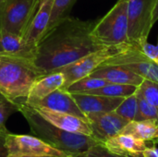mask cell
I'll use <instances>...</instances> for the list:
<instances>
[{"mask_svg":"<svg viewBox=\"0 0 158 157\" xmlns=\"http://www.w3.org/2000/svg\"><path fill=\"white\" fill-rule=\"evenodd\" d=\"M95 23V20L64 18L44 34L36 46L35 67L45 75L106 47L92 33Z\"/></svg>","mask_w":158,"mask_h":157,"instance_id":"obj_1","label":"cell"},{"mask_svg":"<svg viewBox=\"0 0 158 157\" xmlns=\"http://www.w3.org/2000/svg\"><path fill=\"white\" fill-rule=\"evenodd\" d=\"M19 112L26 119L31 131L38 138L70 157L87 151L92 146L101 143L89 135L63 130L44 119L32 106L24 101L19 102Z\"/></svg>","mask_w":158,"mask_h":157,"instance_id":"obj_2","label":"cell"},{"mask_svg":"<svg viewBox=\"0 0 158 157\" xmlns=\"http://www.w3.org/2000/svg\"><path fill=\"white\" fill-rule=\"evenodd\" d=\"M44 76L33 62L0 55V93L7 100L25 101L33 82Z\"/></svg>","mask_w":158,"mask_h":157,"instance_id":"obj_3","label":"cell"},{"mask_svg":"<svg viewBox=\"0 0 158 157\" xmlns=\"http://www.w3.org/2000/svg\"><path fill=\"white\" fill-rule=\"evenodd\" d=\"M128 0H118L112 8L96 21L93 35L104 46L120 47L130 43Z\"/></svg>","mask_w":158,"mask_h":157,"instance_id":"obj_4","label":"cell"},{"mask_svg":"<svg viewBox=\"0 0 158 157\" xmlns=\"http://www.w3.org/2000/svg\"><path fill=\"white\" fill-rule=\"evenodd\" d=\"M102 65L124 67L143 79L158 83V64L146 56L132 43L120 46L118 52Z\"/></svg>","mask_w":158,"mask_h":157,"instance_id":"obj_5","label":"cell"},{"mask_svg":"<svg viewBox=\"0 0 158 157\" xmlns=\"http://www.w3.org/2000/svg\"><path fill=\"white\" fill-rule=\"evenodd\" d=\"M156 0H128V36L130 43L148 41L154 26L153 14Z\"/></svg>","mask_w":158,"mask_h":157,"instance_id":"obj_6","label":"cell"},{"mask_svg":"<svg viewBox=\"0 0 158 157\" xmlns=\"http://www.w3.org/2000/svg\"><path fill=\"white\" fill-rule=\"evenodd\" d=\"M38 0H4L0 5V30L23 36Z\"/></svg>","mask_w":158,"mask_h":157,"instance_id":"obj_7","label":"cell"},{"mask_svg":"<svg viewBox=\"0 0 158 157\" xmlns=\"http://www.w3.org/2000/svg\"><path fill=\"white\" fill-rule=\"evenodd\" d=\"M118 48L119 47L106 46L95 52L88 54L82 56L81 58L56 70L62 72L64 75L65 83L62 89L66 90L71 83L77 81L81 78L89 76L106 60H107L114 54H116Z\"/></svg>","mask_w":158,"mask_h":157,"instance_id":"obj_8","label":"cell"},{"mask_svg":"<svg viewBox=\"0 0 158 157\" xmlns=\"http://www.w3.org/2000/svg\"><path fill=\"white\" fill-rule=\"evenodd\" d=\"M6 145L8 155L33 156L70 157L66 153L56 149L38 137L25 134L7 133Z\"/></svg>","mask_w":158,"mask_h":157,"instance_id":"obj_9","label":"cell"},{"mask_svg":"<svg viewBox=\"0 0 158 157\" xmlns=\"http://www.w3.org/2000/svg\"><path fill=\"white\" fill-rule=\"evenodd\" d=\"M87 120L92 130V137L101 143L119 134L130 122L114 111L87 114Z\"/></svg>","mask_w":158,"mask_h":157,"instance_id":"obj_10","label":"cell"},{"mask_svg":"<svg viewBox=\"0 0 158 157\" xmlns=\"http://www.w3.org/2000/svg\"><path fill=\"white\" fill-rule=\"evenodd\" d=\"M53 0H38L36 7L30 19L22 39L31 47H36L47 31L50 21Z\"/></svg>","mask_w":158,"mask_h":157,"instance_id":"obj_11","label":"cell"},{"mask_svg":"<svg viewBox=\"0 0 158 157\" xmlns=\"http://www.w3.org/2000/svg\"><path fill=\"white\" fill-rule=\"evenodd\" d=\"M44 119L49 121L51 124L56 126L57 128L78 134H84L92 136V130L87 120H84L79 117L53 111L44 107H33Z\"/></svg>","mask_w":158,"mask_h":157,"instance_id":"obj_12","label":"cell"},{"mask_svg":"<svg viewBox=\"0 0 158 157\" xmlns=\"http://www.w3.org/2000/svg\"><path fill=\"white\" fill-rule=\"evenodd\" d=\"M32 107H44L53 111L70 114L87 120V117L80 109L71 93L63 89H58L51 93L37 104L32 105Z\"/></svg>","mask_w":158,"mask_h":157,"instance_id":"obj_13","label":"cell"},{"mask_svg":"<svg viewBox=\"0 0 158 157\" xmlns=\"http://www.w3.org/2000/svg\"><path fill=\"white\" fill-rule=\"evenodd\" d=\"M64 83L65 78L60 71H54L41 76L33 82L24 102L32 106L56 90L62 89Z\"/></svg>","mask_w":158,"mask_h":157,"instance_id":"obj_14","label":"cell"},{"mask_svg":"<svg viewBox=\"0 0 158 157\" xmlns=\"http://www.w3.org/2000/svg\"><path fill=\"white\" fill-rule=\"evenodd\" d=\"M80 109L85 114L112 112L120 105L124 97H109L89 93H71Z\"/></svg>","mask_w":158,"mask_h":157,"instance_id":"obj_15","label":"cell"},{"mask_svg":"<svg viewBox=\"0 0 158 157\" xmlns=\"http://www.w3.org/2000/svg\"><path fill=\"white\" fill-rule=\"evenodd\" d=\"M108 150L125 157H143L147 143L132 135L119 133L103 143Z\"/></svg>","mask_w":158,"mask_h":157,"instance_id":"obj_16","label":"cell"},{"mask_svg":"<svg viewBox=\"0 0 158 157\" xmlns=\"http://www.w3.org/2000/svg\"><path fill=\"white\" fill-rule=\"evenodd\" d=\"M90 76L104 79L111 83L133 85L137 87H139L144 80L140 75L124 67L114 65H101L94 70Z\"/></svg>","mask_w":158,"mask_h":157,"instance_id":"obj_17","label":"cell"},{"mask_svg":"<svg viewBox=\"0 0 158 157\" xmlns=\"http://www.w3.org/2000/svg\"><path fill=\"white\" fill-rule=\"evenodd\" d=\"M36 47L26 44L21 36L0 30V55L25 58L33 62Z\"/></svg>","mask_w":158,"mask_h":157,"instance_id":"obj_18","label":"cell"},{"mask_svg":"<svg viewBox=\"0 0 158 157\" xmlns=\"http://www.w3.org/2000/svg\"><path fill=\"white\" fill-rule=\"evenodd\" d=\"M120 133L132 135L146 143H154L158 138V121L132 120L130 121Z\"/></svg>","mask_w":158,"mask_h":157,"instance_id":"obj_19","label":"cell"},{"mask_svg":"<svg viewBox=\"0 0 158 157\" xmlns=\"http://www.w3.org/2000/svg\"><path fill=\"white\" fill-rule=\"evenodd\" d=\"M137 88H138L137 86H133V85L117 84V83L109 82L101 88L89 91L84 93L104 95V96H109V97H124L125 98L133 94L136 92Z\"/></svg>","mask_w":158,"mask_h":157,"instance_id":"obj_20","label":"cell"},{"mask_svg":"<svg viewBox=\"0 0 158 157\" xmlns=\"http://www.w3.org/2000/svg\"><path fill=\"white\" fill-rule=\"evenodd\" d=\"M109 83L107 81L100 78H94L92 76H86L71 83L66 91L70 93H84L89 91L96 90Z\"/></svg>","mask_w":158,"mask_h":157,"instance_id":"obj_21","label":"cell"},{"mask_svg":"<svg viewBox=\"0 0 158 157\" xmlns=\"http://www.w3.org/2000/svg\"><path fill=\"white\" fill-rule=\"evenodd\" d=\"M76 1L77 0H53V6L47 31H50L53 27H55L64 18L68 17L69 12L70 11Z\"/></svg>","mask_w":158,"mask_h":157,"instance_id":"obj_22","label":"cell"},{"mask_svg":"<svg viewBox=\"0 0 158 157\" xmlns=\"http://www.w3.org/2000/svg\"><path fill=\"white\" fill-rule=\"evenodd\" d=\"M114 112L128 121L135 120L138 113V97L136 92L133 94L125 97Z\"/></svg>","mask_w":158,"mask_h":157,"instance_id":"obj_23","label":"cell"},{"mask_svg":"<svg viewBox=\"0 0 158 157\" xmlns=\"http://www.w3.org/2000/svg\"><path fill=\"white\" fill-rule=\"evenodd\" d=\"M136 93L138 97V113L135 120L158 121V112L156 111V109L143 98V96L138 91V88Z\"/></svg>","mask_w":158,"mask_h":157,"instance_id":"obj_24","label":"cell"},{"mask_svg":"<svg viewBox=\"0 0 158 157\" xmlns=\"http://www.w3.org/2000/svg\"><path fill=\"white\" fill-rule=\"evenodd\" d=\"M138 91L158 112V83L144 79L138 87Z\"/></svg>","mask_w":158,"mask_h":157,"instance_id":"obj_25","label":"cell"},{"mask_svg":"<svg viewBox=\"0 0 158 157\" xmlns=\"http://www.w3.org/2000/svg\"><path fill=\"white\" fill-rule=\"evenodd\" d=\"M19 104L6 98L0 99V132H8L5 124L7 118L14 113L19 112Z\"/></svg>","mask_w":158,"mask_h":157,"instance_id":"obj_26","label":"cell"},{"mask_svg":"<svg viewBox=\"0 0 158 157\" xmlns=\"http://www.w3.org/2000/svg\"><path fill=\"white\" fill-rule=\"evenodd\" d=\"M72 157H125L122 155H118L117 154H114L110 150H108L103 143H97L91 148H89L87 151Z\"/></svg>","mask_w":158,"mask_h":157,"instance_id":"obj_27","label":"cell"},{"mask_svg":"<svg viewBox=\"0 0 158 157\" xmlns=\"http://www.w3.org/2000/svg\"><path fill=\"white\" fill-rule=\"evenodd\" d=\"M134 44V43H132ZM139 50H141L146 56L158 64V37L156 43H150L148 41L139 44H134Z\"/></svg>","mask_w":158,"mask_h":157,"instance_id":"obj_28","label":"cell"},{"mask_svg":"<svg viewBox=\"0 0 158 157\" xmlns=\"http://www.w3.org/2000/svg\"><path fill=\"white\" fill-rule=\"evenodd\" d=\"M8 132H0V157H7L8 151L6 145V136Z\"/></svg>","mask_w":158,"mask_h":157,"instance_id":"obj_29","label":"cell"},{"mask_svg":"<svg viewBox=\"0 0 158 157\" xmlns=\"http://www.w3.org/2000/svg\"><path fill=\"white\" fill-rule=\"evenodd\" d=\"M143 157H158V148L156 145L147 146L143 153Z\"/></svg>","mask_w":158,"mask_h":157,"instance_id":"obj_30","label":"cell"},{"mask_svg":"<svg viewBox=\"0 0 158 157\" xmlns=\"http://www.w3.org/2000/svg\"><path fill=\"white\" fill-rule=\"evenodd\" d=\"M158 20V0H156V5L154 8V14H153V24H155Z\"/></svg>","mask_w":158,"mask_h":157,"instance_id":"obj_31","label":"cell"},{"mask_svg":"<svg viewBox=\"0 0 158 157\" xmlns=\"http://www.w3.org/2000/svg\"><path fill=\"white\" fill-rule=\"evenodd\" d=\"M7 157H51V156H33V155H8Z\"/></svg>","mask_w":158,"mask_h":157,"instance_id":"obj_32","label":"cell"},{"mask_svg":"<svg viewBox=\"0 0 158 157\" xmlns=\"http://www.w3.org/2000/svg\"><path fill=\"white\" fill-rule=\"evenodd\" d=\"M2 98H5V97H4V96H3V95H2V94L0 93V99H2Z\"/></svg>","mask_w":158,"mask_h":157,"instance_id":"obj_33","label":"cell"},{"mask_svg":"<svg viewBox=\"0 0 158 157\" xmlns=\"http://www.w3.org/2000/svg\"><path fill=\"white\" fill-rule=\"evenodd\" d=\"M155 143H158V138H157V139H156V141L155 142Z\"/></svg>","mask_w":158,"mask_h":157,"instance_id":"obj_34","label":"cell"},{"mask_svg":"<svg viewBox=\"0 0 158 157\" xmlns=\"http://www.w3.org/2000/svg\"><path fill=\"white\" fill-rule=\"evenodd\" d=\"M3 1H4V0H0V5H1V4L3 3Z\"/></svg>","mask_w":158,"mask_h":157,"instance_id":"obj_35","label":"cell"}]
</instances>
